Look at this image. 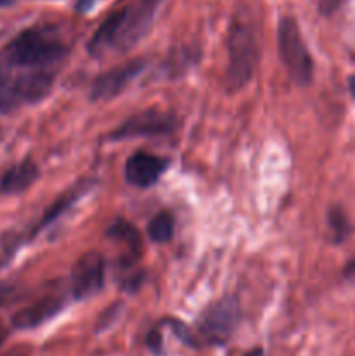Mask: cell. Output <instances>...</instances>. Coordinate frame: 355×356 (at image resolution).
<instances>
[{
	"mask_svg": "<svg viewBox=\"0 0 355 356\" xmlns=\"http://www.w3.org/2000/svg\"><path fill=\"white\" fill-rule=\"evenodd\" d=\"M164 0H134L111 13L90 37L89 54L103 56L106 51L125 52L134 47L152 26Z\"/></svg>",
	"mask_w": 355,
	"mask_h": 356,
	"instance_id": "1",
	"label": "cell"
},
{
	"mask_svg": "<svg viewBox=\"0 0 355 356\" xmlns=\"http://www.w3.org/2000/svg\"><path fill=\"white\" fill-rule=\"evenodd\" d=\"M66 54V45L51 28L24 30L7 45L10 65L26 70H51Z\"/></svg>",
	"mask_w": 355,
	"mask_h": 356,
	"instance_id": "2",
	"label": "cell"
},
{
	"mask_svg": "<svg viewBox=\"0 0 355 356\" xmlns=\"http://www.w3.org/2000/svg\"><path fill=\"white\" fill-rule=\"evenodd\" d=\"M258 42L253 26L246 21H233L228 31V68L226 82L237 90L246 86L258 65Z\"/></svg>",
	"mask_w": 355,
	"mask_h": 356,
	"instance_id": "3",
	"label": "cell"
},
{
	"mask_svg": "<svg viewBox=\"0 0 355 356\" xmlns=\"http://www.w3.org/2000/svg\"><path fill=\"white\" fill-rule=\"evenodd\" d=\"M277 45L289 76L298 86H308L313 79V59L301 37L294 17L285 16L278 21Z\"/></svg>",
	"mask_w": 355,
	"mask_h": 356,
	"instance_id": "4",
	"label": "cell"
},
{
	"mask_svg": "<svg viewBox=\"0 0 355 356\" xmlns=\"http://www.w3.org/2000/svg\"><path fill=\"white\" fill-rule=\"evenodd\" d=\"M240 322V306L233 298L219 299L202 312L197 320V330L205 343L223 346L228 343Z\"/></svg>",
	"mask_w": 355,
	"mask_h": 356,
	"instance_id": "5",
	"label": "cell"
},
{
	"mask_svg": "<svg viewBox=\"0 0 355 356\" xmlns=\"http://www.w3.org/2000/svg\"><path fill=\"white\" fill-rule=\"evenodd\" d=\"M178 120L173 113L148 108L145 111L132 115L127 120L122 122L117 129L110 134L111 141H124V139L134 138H157V136H167L174 132Z\"/></svg>",
	"mask_w": 355,
	"mask_h": 356,
	"instance_id": "6",
	"label": "cell"
},
{
	"mask_svg": "<svg viewBox=\"0 0 355 356\" xmlns=\"http://www.w3.org/2000/svg\"><path fill=\"white\" fill-rule=\"evenodd\" d=\"M104 284V259L100 252L90 250L79 257L70 277V289L75 299H87L97 294Z\"/></svg>",
	"mask_w": 355,
	"mask_h": 356,
	"instance_id": "7",
	"label": "cell"
},
{
	"mask_svg": "<svg viewBox=\"0 0 355 356\" xmlns=\"http://www.w3.org/2000/svg\"><path fill=\"white\" fill-rule=\"evenodd\" d=\"M145 59H132L118 68L104 72L103 75L94 80L93 87H90V99L104 101L118 96L145 70Z\"/></svg>",
	"mask_w": 355,
	"mask_h": 356,
	"instance_id": "8",
	"label": "cell"
},
{
	"mask_svg": "<svg viewBox=\"0 0 355 356\" xmlns=\"http://www.w3.org/2000/svg\"><path fill=\"white\" fill-rule=\"evenodd\" d=\"M167 167H169L167 159L146 152H138L129 156L127 162H125L124 176L125 181L132 186L150 188L160 179Z\"/></svg>",
	"mask_w": 355,
	"mask_h": 356,
	"instance_id": "9",
	"label": "cell"
},
{
	"mask_svg": "<svg viewBox=\"0 0 355 356\" xmlns=\"http://www.w3.org/2000/svg\"><path fill=\"white\" fill-rule=\"evenodd\" d=\"M63 306H65V299L59 298V296H47V298L40 299L35 305L26 306V308L14 313L10 323H13L14 329L19 330L35 329V327L42 325L47 320L54 318L61 312Z\"/></svg>",
	"mask_w": 355,
	"mask_h": 356,
	"instance_id": "10",
	"label": "cell"
},
{
	"mask_svg": "<svg viewBox=\"0 0 355 356\" xmlns=\"http://www.w3.org/2000/svg\"><path fill=\"white\" fill-rule=\"evenodd\" d=\"M38 177V167L33 160H23V162L16 163L10 167L0 179V190L3 193H21V191L28 190L31 184L37 181Z\"/></svg>",
	"mask_w": 355,
	"mask_h": 356,
	"instance_id": "11",
	"label": "cell"
},
{
	"mask_svg": "<svg viewBox=\"0 0 355 356\" xmlns=\"http://www.w3.org/2000/svg\"><path fill=\"white\" fill-rule=\"evenodd\" d=\"M106 235L110 236V238H115L118 240V242L124 243V245L129 249V254H131L132 259L138 257L139 250H141V238H139L138 229H136L131 222L124 221V219H122V221L113 222V225L108 228Z\"/></svg>",
	"mask_w": 355,
	"mask_h": 356,
	"instance_id": "12",
	"label": "cell"
},
{
	"mask_svg": "<svg viewBox=\"0 0 355 356\" xmlns=\"http://www.w3.org/2000/svg\"><path fill=\"white\" fill-rule=\"evenodd\" d=\"M148 235L155 243H167L174 236V216L162 211L152 218L148 225Z\"/></svg>",
	"mask_w": 355,
	"mask_h": 356,
	"instance_id": "13",
	"label": "cell"
},
{
	"mask_svg": "<svg viewBox=\"0 0 355 356\" xmlns=\"http://www.w3.org/2000/svg\"><path fill=\"white\" fill-rule=\"evenodd\" d=\"M87 188H89V186H86V184H80V186H77V188H73V190L66 191V193L63 195L61 198H58V200H56L54 204L51 205V209L47 211V214L42 218L40 225H38V229L44 228V226H47V225H51V222H54L56 219H58L59 216L63 214V212L68 211V209L72 207V205L75 204V202L79 200L80 197H82V193L87 190Z\"/></svg>",
	"mask_w": 355,
	"mask_h": 356,
	"instance_id": "14",
	"label": "cell"
},
{
	"mask_svg": "<svg viewBox=\"0 0 355 356\" xmlns=\"http://www.w3.org/2000/svg\"><path fill=\"white\" fill-rule=\"evenodd\" d=\"M329 226L333 228V232L338 235V240L343 238L348 232V225H347V219H345L343 212L340 209H333L329 212Z\"/></svg>",
	"mask_w": 355,
	"mask_h": 356,
	"instance_id": "15",
	"label": "cell"
},
{
	"mask_svg": "<svg viewBox=\"0 0 355 356\" xmlns=\"http://www.w3.org/2000/svg\"><path fill=\"white\" fill-rule=\"evenodd\" d=\"M167 325H169L171 329H173V332L176 334V336L180 337V339L183 341V343L187 344V346H195V348L198 346V343H197V341H195V337H194V334H191V330L188 329V327L184 325L183 322L169 320V322H167Z\"/></svg>",
	"mask_w": 355,
	"mask_h": 356,
	"instance_id": "16",
	"label": "cell"
},
{
	"mask_svg": "<svg viewBox=\"0 0 355 356\" xmlns=\"http://www.w3.org/2000/svg\"><path fill=\"white\" fill-rule=\"evenodd\" d=\"M146 344H148L150 351H152L155 356H162L164 353V346H162V336H160L159 330H152V332L148 334V337H146Z\"/></svg>",
	"mask_w": 355,
	"mask_h": 356,
	"instance_id": "17",
	"label": "cell"
},
{
	"mask_svg": "<svg viewBox=\"0 0 355 356\" xmlns=\"http://www.w3.org/2000/svg\"><path fill=\"white\" fill-rule=\"evenodd\" d=\"M94 3H96V0H77V10L79 13H87V10H90L94 7Z\"/></svg>",
	"mask_w": 355,
	"mask_h": 356,
	"instance_id": "18",
	"label": "cell"
},
{
	"mask_svg": "<svg viewBox=\"0 0 355 356\" xmlns=\"http://www.w3.org/2000/svg\"><path fill=\"white\" fill-rule=\"evenodd\" d=\"M6 339H7V329L3 327V323L0 322V346H2L3 341H6Z\"/></svg>",
	"mask_w": 355,
	"mask_h": 356,
	"instance_id": "19",
	"label": "cell"
},
{
	"mask_svg": "<svg viewBox=\"0 0 355 356\" xmlns=\"http://www.w3.org/2000/svg\"><path fill=\"white\" fill-rule=\"evenodd\" d=\"M348 87H350V92H352V96L355 97V75H352L350 79H348Z\"/></svg>",
	"mask_w": 355,
	"mask_h": 356,
	"instance_id": "20",
	"label": "cell"
},
{
	"mask_svg": "<svg viewBox=\"0 0 355 356\" xmlns=\"http://www.w3.org/2000/svg\"><path fill=\"white\" fill-rule=\"evenodd\" d=\"M246 356H265V353H263V350H260V348H256V350L249 351V353H247Z\"/></svg>",
	"mask_w": 355,
	"mask_h": 356,
	"instance_id": "21",
	"label": "cell"
},
{
	"mask_svg": "<svg viewBox=\"0 0 355 356\" xmlns=\"http://www.w3.org/2000/svg\"><path fill=\"white\" fill-rule=\"evenodd\" d=\"M13 2L14 0H0V7H7V6H10Z\"/></svg>",
	"mask_w": 355,
	"mask_h": 356,
	"instance_id": "22",
	"label": "cell"
},
{
	"mask_svg": "<svg viewBox=\"0 0 355 356\" xmlns=\"http://www.w3.org/2000/svg\"><path fill=\"white\" fill-rule=\"evenodd\" d=\"M9 356H14V355H9Z\"/></svg>",
	"mask_w": 355,
	"mask_h": 356,
	"instance_id": "23",
	"label": "cell"
}]
</instances>
